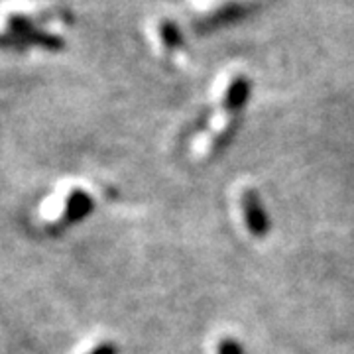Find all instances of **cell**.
<instances>
[{
  "instance_id": "obj_4",
  "label": "cell",
  "mask_w": 354,
  "mask_h": 354,
  "mask_svg": "<svg viewBox=\"0 0 354 354\" xmlns=\"http://www.w3.org/2000/svg\"><path fill=\"white\" fill-rule=\"evenodd\" d=\"M218 354H244L242 351V346L236 341H232V339H227V341H223L218 344Z\"/></svg>"
},
{
  "instance_id": "obj_3",
  "label": "cell",
  "mask_w": 354,
  "mask_h": 354,
  "mask_svg": "<svg viewBox=\"0 0 354 354\" xmlns=\"http://www.w3.org/2000/svg\"><path fill=\"white\" fill-rule=\"evenodd\" d=\"M248 95H250V85H248V81L246 79H236L230 88H228L227 93V109L230 111H239L244 106V102L248 99Z\"/></svg>"
},
{
  "instance_id": "obj_5",
  "label": "cell",
  "mask_w": 354,
  "mask_h": 354,
  "mask_svg": "<svg viewBox=\"0 0 354 354\" xmlns=\"http://www.w3.org/2000/svg\"><path fill=\"white\" fill-rule=\"evenodd\" d=\"M88 354H116V346L114 344H101L95 351H91Z\"/></svg>"
},
{
  "instance_id": "obj_1",
  "label": "cell",
  "mask_w": 354,
  "mask_h": 354,
  "mask_svg": "<svg viewBox=\"0 0 354 354\" xmlns=\"http://www.w3.org/2000/svg\"><path fill=\"white\" fill-rule=\"evenodd\" d=\"M242 207H244V218L248 230L254 236H266L270 230V218L266 215L264 207L260 203V197L256 191H246L244 199H242Z\"/></svg>"
},
{
  "instance_id": "obj_2",
  "label": "cell",
  "mask_w": 354,
  "mask_h": 354,
  "mask_svg": "<svg viewBox=\"0 0 354 354\" xmlns=\"http://www.w3.org/2000/svg\"><path fill=\"white\" fill-rule=\"evenodd\" d=\"M93 207H95V203L91 199V195L85 191L75 189L67 199V221H71V223L83 221L93 211Z\"/></svg>"
}]
</instances>
